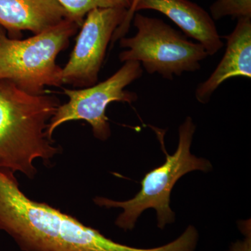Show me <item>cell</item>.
Masks as SVG:
<instances>
[{
	"mask_svg": "<svg viewBox=\"0 0 251 251\" xmlns=\"http://www.w3.org/2000/svg\"><path fill=\"white\" fill-rule=\"evenodd\" d=\"M16 173L0 168V230L22 251H169L129 247L45 202L28 197Z\"/></svg>",
	"mask_w": 251,
	"mask_h": 251,
	"instance_id": "6da1fadb",
	"label": "cell"
},
{
	"mask_svg": "<svg viewBox=\"0 0 251 251\" xmlns=\"http://www.w3.org/2000/svg\"><path fill=\"white\" fill-rule=\"evenodd\" d=\"M60 105L56 96L34 95L0 81V168L33 179L36 161L50 166L62 149L49 138L48 126Z\"/></svg>",
	"mask_w": 251,
	"mask_h": 251,
	"instance_id": "7a4b0ae2",
	"label": "cell"
},
{
	"mask_svg": "<svg viewBox=\"0 0 251 251\" xmlns=\"http://www.w3.org/2000/svg\"><path fill=\"white\" fill-rule=\"evenodd\" d=\"M196 126L191 117H186L179 128V143L175 153L167 154L166 162L145 175L141 188L134 197L119 201L96 196V205L106 209H122L115 224L125 231L133 230L140 215L147 209L156 211L157 226L163 229L175 221L171 206L172 190L178 180L193 171L208 173L212 170L209 160L197 157L191 151Z\"/></svg>",
	"mask_w": 251,
	"mask_h": 251,
	"instance_id": "3957f363",
	"label": "cell"
},
{
	"mask_svg": "<svg viewBox=\"0 0 251 251\" xmlns=\"http://www.w3.org/2000/svg\"><path fill=\"white\" fill-rule=\"evenodd\" d=\"M80 28L69 18L25 39H13L0 27V81H8L34 95L60 87L62 67L56 62Z\"/></svg>",
	"mask_w": 251,
	"mask_h": 251,
	"instance_id": "277c9868",
	"label": "cell"
},
{
	"mask_svg": "<svg viewBox=\"0 0 251 251\" xmlns=\"http://www.w3.org/2000/svg\"><path fill=\"white\" fill-rule=\"evenodd\" d=\"M133 20L136 34L119 40L126 49L119 54L121 62H139L149 74L172 80L184 73L200 70L201 62L209 56L201 44L188 40L161 19L137 12Z\"/></svg>",
	"mask_w": 251,
	"mask_h": 251,
	"instance_id": "5b68a950",
	"label": "cell"
},
{
	"mask_svg": "<svg viewBox=\"0 0 251 251\" xmlns=\"http://www.w3.org/2000/svg\"><path fill=\"white\" fill-rule=\"evenodd\" d=\"M143 69L138 62H125L116 73L103 82L84 88H64L69 98L60 105L48 126L47 133L52 138L61 125L72 121L83 120L92 127L97 140L106 141L111 135V128L106 109L112 102L132 103L138 100V94L125 90L132 82L142 77Z\"/></svg>",
	"mask_w": 251,
	"mask_h": 251,
	"instance_id": "8992f818",
	"label": "cell"
},
{
	"mask_svg": "<svg viewBox=\"0 0 251 251\" xmlns=\"http://www.w3.org/2000/svg\"><path fill=\"white\" fill-rule=\"evenodd\" d=\"M126 12L125 9H97L87 14L70 58L62 69V85L84 88L97 83L109 44Z\"/></svg>",
	"mask_w": 251,
	"mask_h": 251,
	"instance_id": "52a82bcc",
	"label": "cell"
},
{
	"mask_svg": "<svg viewBox=\"0 0 251 251\" xmlns=\"http://www.w3.org/2000/svg\"><path fill=\"white\" fill-rule=\"evenodd\" d=\"M153 10L167 16L184 35L197 41L213 56L224 47V42L211 15L190 0H140L135 13Z\"/></svg>",
	"mask_w": 251,
	"mask_h": 251,
	"instance_id": "ba28073f",
	"label": "cell"
},
{
	"mask_svg": "<svg viewBox=\"0 0 251 251\" xmlns=\"http://www.w3.org/2000/svg\"><path fill=\"white\" fill-rule=\"evenodd\" d=\"M226 39V52L221 62L210 76L196 88L195 96L199 103L209 102L214 92L228 79L251 78V18H239Z\"/></svg>",
	"mask_w": 251,
	"mask_h": 251,
	"instance_id": "9c48e42d",
	"label": "cell"
},
{
	"mask_svg": "<svg viewBox=\"0 0 251 251\" xmlns=\"http://www.w3.org/2000/svg\"><path fill=\"white\" fill-rule=\"evenodd\" d=\"M68 18L58 0H0V27L20 39L21 31L40 34Z\"/></svg>",
	"mask_w": 251,
	"mask_h": 251,
	"instance_id": "30bf717a",
	"label": "cell"
},
{
	"mask_svg": "<svg viewBox=\"0 0 251 251\" xmlns=\"http://www.w3.org/2000/svg\"><path fill=\"white\" fill-rule=\"evenodd\" d=\"M67 12L68 18L82 25L85 16L97 9H125L128 10L133 0H58Z\"/></svg>",
	"mask_w": 251,
	"mask_h": 251,
	"instance_id": "8fae6325",
	"label": "cell"
},
{
	"mask_svg": "<svg viewBox=\"0 0 251 251\" xmlns=\"http://www.w3.org/2000/svg\"><path fill=\"white\" fill-rule=\"evenodd\" d=\"M210 13L214 21L227 16L251 18V0H216L210 6Z\"/></svg>",
	"mask_w": 251,
	"mask_h": 251,
	"instance_id": "7c38bea8",
	"label": "cell"
},
{
	"mask_svg": "<svg viewBox=\"0 0 251 251\" xmlns=\"http://www.w3.org/2000/svg\"><path fill=\"white\" fill-rule=\"evenodd\" d=\"M238 226L241 232L244 234V239L232 243L227 251H251V220L242 221Z\"/></svg>",
	"mask_w": 251,
	"mask_h": 251,
	"instance_id": "4fadbf2b",
	"label": "cell"
},
{
	"mask_svg": "<svg viewBox=\"0 0 251 251\" xmlns=\"http://www.w3.org/2000/svg\"><path fill=\"white\" fill-rule=\"evenodd\" d=\"M139 1L140 0H133L131 6H130L129 9L127 10L126 14L123 22L117 27L116 31H115L113 36H112L111 44H114L117 41L120 40L121 38L125 37L127 33L128 32L130 27V23L133 21V16L135 14V7H136L137 4H138Z\"/></svg>",
	"mask_w": 251,
	"mask_h": 251,
	"instance_id": "5bb4252c",
	"label": "cell"
}]
</instances>
